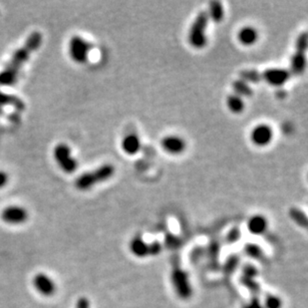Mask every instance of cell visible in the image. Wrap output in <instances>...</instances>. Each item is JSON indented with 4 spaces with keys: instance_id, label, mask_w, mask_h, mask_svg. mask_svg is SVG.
Segmentation results:
<instances>
[{
    "instance_id": "cell-14",
    "label": "cell",
    "mask_w": 308,
    "mask_h": 308,
    "mask_svg": "<svg viewBox=\"0 0 308 308\" xmlns=\"http://www.w3.org/2000/svg\"><path fill=\"white\" fill-rule=\"evenodd\" d=\"M238 41L245 46H252L258 39L257 30L252 26H246L241 29L237 34Z\"/></svg>"
},
{
    "instance_id": "cell-12",
    "label": "cell",
    "mask_w": 308,
    "mask_h": 308,
    "mask_svg": "<svg viewBox=\"0 0 308 308\" xmlns=\"http://www.w3.org/2000/svg\"><path fill=\"white\" fill-rule=\"evenodd\" d=\"M162 148L170 155H180L186 149V142L178 136H168L161 142Z\"/></svg>"
},
{
    "instance_id": "cell-8",
    "label": "cell",
    "mask_w": 308,
    "mask_h": 308,
    "mask_svg": "<svg viewBox=\"0 0 308 308\" xmlns=\"http://www.w3.org/2000/svg\"><path fill=\"white\" fill-rule=\"evenodd\" d=\"M290 76V71L283 68H270L261 73L262 81L275 87H280L285 84L289 80Z\"/></svg>"
},
{
    "instance_id": "cell-25",
    "label": "cell",
    "mask_w": 308,
    "mask_h": 308,
    "mask_svg": "<svg viewBox=\"0 0 308 308\" xmlns=\"http://www.w3.org/2000/svg\"><path fill=\"white\" fill-rule=\"evenodd\" d=\"M265 307L280 308L281 307V300H280L278 296L269 295L265 299Z\"/></svg>"
},
{
    "instance_id": "cell-13",
    "label": "cell",
    "mask_w": 308,
    "mask_h": 308,
    "mask_svg": "<svg viewBox=\"0 0 308 308\" xmlns=\"http://www.w3.org/2000/svg\"><path fill=\"white\" fill-rule=\"evenodd\" d=\"M0 106H11L16 111L21 112L25 109V103L17 96L0 91Z\"/></svg>"
},
{
    "instance_id": "cell-30",
    "label": "cell",
    "mask_w": 308,
    "mask_h": 308,
    "mask_svg": "<svg viewBox=\"0 0 308 308\" xmlns=\"http://www.w3.org/2000/svg\"><path fill=\"white\" fill-rule=\"evenodd\" d=\"M219 246L217 244H213L211 247H210V256L212 258H217L218 257V254H219Z\"/></svg>"
},
{
    "instance_id": "cell-6",
    "label": "cell",
    "mask_w": 308,
    "mask_h": 308,
    "mask_svg": "<svg viewBox=\"0 0 308 308\" xmlns=\"http://www.w3.org/2000/svg\"><path fill=\"white\" fill-rule=\"evenodd\" d=\"M92 45L81 36H73L70 40L69 51L71 58L77 63H85L88 60Z\"/></svg>"
},
{
    "instance_id": "cell-4",
    "label": "cell",
    "mask_w": 308,
    "mask_h": 308,
    "mask_svg": "<svg viewBox=\"0 0 308 308\" xmlns=\"http://www.w3.org/2000/svg\"><path fill=\"white\" fill-rule=\"evenodd\" d=\"M307 33L302 32L298 35L295 43V52L290 59V73L300 75L306 68V50H307Z\"/></svg>"
},
{
    "instance_id": "cell-9",
    "label": "cell",
    "mask_w": 308,
    "mask_h": 308,
    "mask_svg": "<svg viewBox=\"0 0 308 308\" xmlns=\"http://www.w3.org/2000/svg\"><path fill=\"white\" fill-rule=\"evenodd\" d=\"M1 219L4 223L9 224H21L27 221V211L18 206H10L1 212Z\"/></svg>"
},
{
    "instance_id": "cell-7",
    "label": "cell",
    "mask_w": 308,
    "mask_h": 308,
    "mask_svg": "<svg viewBox=\"0 0 308 308\" xmlns=\"http://www.w3.org/2000/svg\"><path fill=\"white\" fill-rule=\"evenodd\" d=\"M172 281L178 295L183 299H188L192 295V288L186 272L177 268L172 273Z\"/></svg>"
},
{
    "instance_id": "cell-16",
    "label": "cell",
    "mask_w": 308,
    "mask_h": 308,
    "mask_svg": "<svg viewBox=\"0 0 308 308\" xmlns=\"http://www.w3.org/2000/svg\"><path fill=\"white\" fill-rule=\"evenodd\" d=\"M208 15H209V18H211L213 21H215L217 23L223 21L224 17V9L223 4L220 1L211 2Z\"/></svg>"
},
{
    "instance_id": "cell-35",
    "label": "cell",
    "mask_w": 308,
    "mask_h": 308,
    "mask_svg": "<svg viewBox=\"0 0 308 308\" xmlns=\"http://www.w3.org/2000/svg\"><path fill=\"white\" fill-rule=\"evenodd\" d=\"M3 115V109H2V107L0 106V116H2Z\"/></svg>"
},
{
    "instance_id": "cell-1",
    "label": "cell",
    "mask_w": 308,
    "mask_h": 308,
    "mask_svg": "<svg viewBox=\"0 0 308 308\" xmlns=\"http://www.w3.org/2000/svg\"><path fill=\"white\" fill-rule=\"evenodd\" d=\"M42 39L40 32H33L24 45L13 53L10 61L0 72V86H12L17 82L20 69L28 61L30 55L41 46Z\"/></svg>"
},
{
    "instance_id": "cell-21",
    "label": "cell",
    "mask_w": 308,
    "mask_h": 308,
    "mask_svg": "<svg viewBox=\"0 0 308 308\" xmlns=\"http://www.w3.org/2000/svg\"><path fill=\"white\" fill-rule=\"evenodd\" d=\"M239 79L249 83H259L260 81H262L261 79V73L257 70H253V69H248V70H243L239 73Z\"/></svg>"
},
{
    "instance_id": "cell-11",
    "label": "cell",
    "mask_w": 308,
    "mask_h": 308,
    "mask_svg": "<svg viewBox=\"0 0 308 308\" xmlns=\"http://www.w3.org/2000/svg\"><path fill=\"white\" fill-rule=\"evenodd\" d=\"M35 289L44 296H51L56 291V283L49 276L45 273H38L33 279Z\"/></svg>"
},
{
    "instance_id": "cell-29",
    "label": "cell",
    "mask_w": 308,
    "mask_h": 308,
    "mask_svg": "<svg viewBox=\"0 0 308 308\" xmlns=\"http://www.w3.org/2000/svg\"><path fill=\"white\" fill-rule=\"evenodd\" d=\"M257 275V270L252 266V265H247L244 268V277L249 278V279H253Z\"/></svg>"
},
{
    "instance_id": "cell-3",
    "label": "cell",
    "mask_w": 308,
    "mask_h": 308,
    "mask_svg": "<svg viewBox=\"0 0 308 308\" xmlns=\"http://www.w3.org/2000/svg\"><path fill=\"white\" fill-rule=\"evenodd\" d=\"M209 20L210 18L207 11H201L196 15L189 32V42L194 48L200 49L207 45V29Z\"/></svg>"
},
{
    "instance_id": "cell-36",
    "label": "cell",
    "mask_w": 308,
    "mask_h": 308,
    "mask_svg": "<svg viewBox=\"0 0 308 308\" xmlns=\"http://www.w3.org/2000/svg\"><path fill=\"white\" fill-rule=\"evenodd\" d=\"M246 308H247V307H246Z\"/></svg>"
},
{
    "instance_id": "cell-24",
    "label": "cell",
    "mask_w": 308,
    "mask_h": 308,
    "mask_svg": "<svg viewBox=\"0 0 308 308\" xmlns=\"http://www.w3.org/2000/svg\"><path fill=\"white\" fill-rule=\"evenodd\" d=\"M246 252L253 258H260L262 255L261 249L255 245H248L246 247Z\"/></svg>"
},
{
    "instance_id": "cell-22",
    "label": "cell",
    "mask_w": 308,
    "mask_h": 308,
    "mask_svg": "<svg viewBox=\"0 0 308 308\" xmlns=\"http://www.w3.org/2000/svg\"><path fill=\"white\" fill-rule=\"evenodd\" d=\"M289 216L298 225H300L302 227L307 226V218H306V215L302 211L293 208L289 211Z\"/></svg>"
},
{
    "instance_id": "cell-5",
    "label": "cell",
    "mask_w": 308,
    "mask_h": 308,
    "mask_svg": "<svg viewBox=\"0 0 308 308\" xmlns=\"http://www.w3.org/2000/svg\"><path fill=\"white\" fill-rule=\"evenodd\" d=\"M54 157L59 167L65 173L71 174L78 168V162L72 157L71 149L66 144H59L55 147Z\"/></svg>"
},
{
    "instance_id": "cell-31",
    "label": "cell",
    "mask_w": 308,
    "mask_h": 308,
    "mask_svg": "<svg viewBox=\"0 0 308 308\" xmlns=\"http://www.w3.org/2000/svg\"><path fill=\"white\" fill-rule=\"evenodd\" d=\"M7 182H8V175L5 172L0 170V189L6 186Z\"/></svg>"
},
{
    "instance_id": "cell-23",
    "label": "cell",
    "mask_w": 308,
    "mask_h": 308,
    "mask_svg": "<svg viewBox=\"0 0 308 308\" xmlns=\"http://www.w3.org/2000/svg\"><path fill=\"white\" fill-rule=\"evenodd\" d=\"M238 261H239V259H238L237 256H231V257H229L227 259L226 263L224 264V272L230 275L235 269V267L237 266Z\"/></svg>"
},
{
    "instance_id": "cell-32",
    "label": "cell",
    "mask_w": 308,
    "mask_h": 308,
    "mask_svg": "<svg viewBox=\"0 0 308 308\" xmlns=\"http://www.w3.org/2000/svg\"><path fill=\"white\" fill-rule=\"evenodd\" d=\"M76 308H90V303L87 298H80L76 304Z\"/></svg>"
},
{
    "instance_id": "cell-33",
    "label": "cell",
    "mask_w": 308,
    "mask_h": 308,
    "mask_svg": "<svg viewBox=\"0 0 308 308\" xmlns=\"http://www.w3.org/2000/svg\"><path fill=\"white\" fill-rule=\"evenodd\" d=\"M247 308H263L261 305H260V303H259V301L256 299V298H253L252 300V302H251V304L249 305V306H247Z\"/></svg>"
},
{
    "instance_id": "cell-17",
    "label": "cell",
    "mask_w": 308,
    "mask_h": 308,
    "mask_svg": "<svg viewBox=\"0 0 308 308\" xmlns=\"http://www.w3.org/2000/svg\"><path fill=\"white\" fill-rule=\"evenodd\" d=\"M248 226L250 231L253 234H261L267 227V222L261 216H254L250 220Z\"/></svg>"
},
{
    "instance_id": "cell-18",
    "label": "cell",
    "mask_w": 308,
    "mask_h": 308,
    "mask_svg": "<svg viewBox=\"0 0 308 308\" xmlns=\"http://www.w3.org/2000/svg\"><path fill=\"white\" fill-rule=\"evenodd\" d=\"M131 251L132 252L137 255V256H141V257H144V256H147L149 254H152V248H151V245H147L143 239L141 238H135L132 241L131 243Z\"/></svg>"
},
{
    "instance_id": "cell-2",
    "label": "cell",
    "mask_w": 308,
    "mask_h": 308,
    "mask_svg": "<svg viewBox=\"0 0 308 308\" xmlns=\"http://www.w3.org/2000/svg\"><path fill=\"white\" fill-rule=\"evenodd\" d=\"M115 174V168L110 164L103 165L92 172L82 174L75 181V187L80 191H87L99 183L111 179Z\"/></svg>"
},
{
    "instance_id": "cell-27",
    "label": "cell",
    "mask_w": 308,
    "mask_h": 308,
    "mask_svg": "<svg viewBox=\"0 0 308 308\" xmlns=\"http://www.w3.org/2000/svg\"><path fill=\"white\" fill-rule=\"evenodd\" d=\"M241 235V232H239V229L238 228H233L232 230H230L227 234V242L229 244H232L234 242H236L238 239Z\"/></svg>"
},
{
    "instance_id": "cell-20",
    "label": "cell",
    "mask_w": 308,
    "mask_h": 308,
    "mask_svg": "<svg viewBox=\"0 0 308 308\" xmlns=\"http://www.w3.org/2000/svg\"><path fill=\"white\" fill-rule=\"evenodd\" d=\"M232 88H233V91H234V94L239 96L241 98L243 97H251L252 94H253V91H252V88L250 84H248L247 82L238 79V80H235L232 84Z\"/></svg>"
},
{
    "instance_id": "cell-34",
    "label": "cell",
    "mask_w": 308,
    "mask_h": 308,
    "mask_svg": "<svg viewBox=\"0 0 308 308\" xmlns=\"http://www.w3.org/2000/svg\"><path fill=\"white\" fill-rule=\"evenodd\" d=\"M10 120H11L12 122H15V123H17V122H19V120H20V117H19V115H18L17 113H14V114H12V115L10 116Z\"/></svg>"
},
{
    "instance_id": "cell-10",
    "label": "cell",
    "mask_w": 308,
    "mask_h": 308,
    "mask_svg": "<svg viewBox=\"0 0 308 308\" xmlns=\"http://www.w3.org/2000/svg\"><path fill=\"white\" fill-rule=\"evenodd\" d=\"M273 139V131L270 126L261 124L256 126L251 133V140L257 147H265Z\"/></svg>"
},
{
    "instance_id": "cell-15",
    "label": "cell",
    "mask_w": 308,
    "mask_h": 308,
    "mask_svg": "<svg viewBox=\"0 0 308 308\" xmlns=\"http://www.w3.org/2000/svg\"><path fill=\"white\" fill-rule=\"evenodd\" d=\"M122 149L128 155H136L141 149V141L137 135L130 134L122 140Z\"/></svg>"
},
{
    "instance_id": "cell-28",
    "label": "cell",
    "mask_w": 308,
    "mask_h": 308,
    "mask_svg": "<svg viewBox=\"0 0 308 308\" xmlns=\"http://www.w3.org/2000/svg\"><path fill=\"white\" fill-rule=\"evenodd\" d=\"M180 245H181V241L175 235H169L167 237V246L169 249H178Z\"/></svg>"
},
{
    "instance_id": "cell-19",
    "label": "cell",
    "mask_w": 308,
    "mask_h": 308,
    "mask_svg": "<svg viewBox=\"0 0 308 308\" xmlns=\"http://www.w3.org/2000/svg\"><path fill=\"white\" fill-rule=\"evenodd\" d=\"M226 105H227V108L234 114H241L246 108L243 98H241L239 96H237L235 94L229 95L226 98Z\"/></svg>"
},
{
    "instance_id": "cell-26",
    "label": "cell",
    "mask_w": 308,
    "mask_h": 308,
    "mask_svg": "<svg viewBox=\"0 0 308 308\" xmlns=\"http://www.w3.org/2000/svg\"><path fill=\"white\" fill-rule=\"evenodd\" d=\"M242 282L244 285H246L249 289H251L252 292H257L259 290V285L253 280V279H249V278H242Z\"/></svg>"
}]
</instances>
